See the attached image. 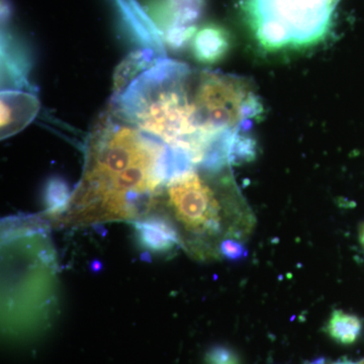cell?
I'll use <instances>...</instances> for the list:
<instances>
[{
	"label": "cell",
	"mask_w": 364,
	"mask_h": 364,
	"mask_svg": "<svg viewBox=\"0 0 364 364\" xmlns=\"http://www.w3.org/2000/svg\"><path fill=\"white\" fill-rule=\"evenodd\" d=\"M182 166L164 143L111 105L88 135L82 176L55 221L69 227L140 221L157 210L170 176Z\"/></svg>",
	"instance_id": "obj_1"
},
{
	"label": "cell",
	"mask_w": 364,
	"mask_h": 364,
	"mask_svg": "<svg viewBox=\"0 0 364 364\" xmlns=\"http://www.w3.org/2000/svg\"><path fill=\"white\" fill-rule=\"evenodd\" d=\"M196 69L163 56L114 95L112 105L193 166L220 169L250 161V136H227L210 128L195 98Z\"/></svg>",
	"instance_id": "obj_2"
},
{
	"label": "cell",
	"mask_w": 364,
	"mask_h": 364,
	"mask_svg": "<svg viewBox=\"0 0 364 364\" xmlns=\"http://www.w3.org/2000/svg\"><path fill=\"white\" fill-rule=\"evenodd\" d=\"M155 213L173 223L182 247L198 260L220 259L223 241L244 242L255 227V215L230 167L191 166L174 172Z\"/></svg>",
	"instance_id": "obj_3"
},
{
	"label": "cell",
	"mask_w": 364,
	"mask_h": 364,
	"mask_svg": "<svg viewBox=\"0 0 364 364\" xmlns=\"http://www.w3.org/2000/svg\"><path fill=\"white\" fill-rule=\"evenodd\" d=\"M340 0H241L254 39L270 52L317 45L331 28Z\"/></svg>",
	"instance_id": "obj_4"
},
{
	"label": "cell",
	"mask_w": 364,
	"mask_h": 364,
	"mask_svg": "<svg viewBox=\"0 0 364 364\" xmlns=\"http://www.w3.org/2000/svg\"><path fill=\"white\" fill-rule=\"evenodd\" d=\"M207 0H147L143 7L163 45L181 50L195 37Z\"/></svg>",
	"instance_id": "obj_5"
},
{
	"label": "cell",
	"mask_w": 364,
	"mask_h": 364,
	"mask_svg": "<svg viewBox=\"0 0 364 364\" xmlns=\"http://www.w3.org/2000/svg\"><path fill=\"white\" fill-rule=\"evenodd\" d=\"M1 138L16 135L32 123L40 111L37 95L23 90L1 91Z\"/></svg>",
	"instance_id": "obj_6"
},
{
	"label": "cell",
	"mask_w": 364,
	"mask_h": 364,
	"mask_svg": "<svg viewBox=\"0 0 364 364\" xmlns=\"http://www.w3.org/2000/svg\"><path fill=\"white\" fill-rule=\"evenodd\" d=\"M136 233L142 247L151 252L166 253L181 245L173 223L161 214H151L135 222Z\"/></svg>",
	"instance_id": "obj_7"
},
{
	"label": "cell",
	"mask_w": 364,
	"mask_h": 364,
	"mask_svg": "<svg viewBox=\"0 0 364 364\" xmlns=\"http://www.w3.org/2000/svg\"><path fill=\"white\" fill-rule=\"evenodd\" d=\"M2 85L4 90H28V59L20 43L7 30L1 33Z\"/></svg>",
	"instance_id": "obj_8"
},
{
	"label": "cell",
	"mask_w": 364,
	"mask_h": 364,
	"mask_svg": "<svg viewBox=\"0 0 364 364\" xmlns=\"http://www.w3.org/2000/svg\"><path fill=\"white\" fill-rule=\"evenodd\" d=\"M231 46L229 33L222 26H203L191 40V52L196 61L215 64L226 56Z\"/></svg>",
	"instance_id": "obj_9"
},
{
	"label": "cell",
	"mask_w": 364,
	"mask_h": 364,
	"mask_svg": "<svg viewBox=\"0 0 364 364\" xmlns=\"http://www.w3.org/2000/svg\"><path fill=\"white\" fill-rule=\"evenodd\" d=\"M363 329V320L358 316L342 310L333 311L324 327L326 334L340 345L355 343Z\"/></svg>",
	"instance_id": "obj_10"
},
{
	"label": "cell",
	"mask_w": 364,
	"mask_h": 364,
	"mask_svg": "<svg viewBox=\"0 0 364 364\" xmlns=\"http://www.w3.org/2000/svg\"><path fill=\"white\" fill-rule=\"evenodd\" d=\"M159 56L149 49H141L134 52L124 59L123 63L117 67L114 75V95H119L132 81L148 68Z\"/></svg>",
	"instance_id": "obj_11"
},
{
	"label": "cell",
	"mask_w": 364,
	"mask_h": 364,
	"mask_svg": "<svg viewBox=\"0 0 364 364\" xmlns=\"http://www.w3.org/2000/svg\"><path fill=\"white\" fill-rule=\"evenodd\" d=\"M70 196V191L65 182L60 178L51 179L46 188L45 193L48 215L51 219H58L65 212Z\"/></svg>",
	"instance_id": "obj_12"
},
{
	"label": "cell",
	"mask_w": 364,
	"mask_h": 364,
	"mask_svg": "<svg viewBox=\"0 0 364 364\" xmlns=\"http://www.w3.org/2000/svg\"><path fill=\"white\" fill-rule=\"evenodd\" d=\"M219 253L224 259L239 262L248 257L249 251L243 241L226 239L220 244Z\"/></svg>",
	"instance_id": "obj_13"
},
{
	"label": "cell",
	"mask_w": 364,
	"mask_h": 364,
	"mask_svg": "<svg viewBox=\"0 0 364 364\" xmlns=\"http://www.w3.org/2000/svg\"><path fill=\"white\" fill-rule=\"evenodd\" d=\"M207 364H240V359L231 348L215 346L208 352Z\"/></svg>",
	"instance_id": "obj_14"
},
{
	"label": "cell",
	"mask_w": 364,
	"mask_h": 364,
	"mask_svg": "<svg viewBox=\"0 0 364 364\" xmlns=\"http://www.w3.org/2000/svg\"><path fill=\"white\" fill-rule=\"evenodd\" d=\"M360 242H361V245H363V247L364 248V225H363V227L361 228Z\"/></svg>",
	"instance_id": "obj_15"
},
{
	"label": "cell",
	"mask_w": 364,
	"mask_h": 364,
	"mask_svg": "<svg viewBox=\"0 0 364 364\" xmlns=\"http://www.w3.org/2000/svg\"><path fill=\"white\" fill-rule=\"evenodd\" d=\"M311 364H325L324 359H318V360L314 361V363H312ZM336 364H351V363H336Z\"/></svg>",
	"instance_id": "obj_16"
}]
</instances>
